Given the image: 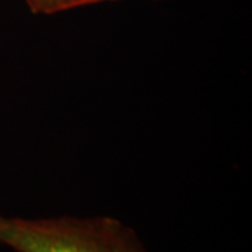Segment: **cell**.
I'll use <instances>...</instances> for the list:
<instances>
[{
    "instance_id": "obj_1",
    "label": "cell",
    "mask_w": 252,
    "mask_h": 252,
    "mask_svg": "<svg viewBox=\"0 0 252 252\" xmlns=\"http://www.w3.org/2000/svg\"><path fill=\"white\" fill-rule=\"evenodd\" d=\"M121 223L109 216L0 215V244L16 252H114Z\"/></svg>"
},
{
    "instance_id": "obj_2",
    "label": "cell",
    "mask_w": 252,
    "mask_h": 252,
    "mask_svg": "<svg viewBox=\"0 0 252 252\" xmlns=\"http://www.w3.org/2000/svg\"><path fill=\"white\" fill-rule=\"evenodd\" d=\"M107 1H115V0H26L28 7L34 14H44V16H52L63 11L107 3Z\"/></svg>"
},
{
    "instance_id": "obj_3",
    "label": "cell",
    "mask_w": 252,
    "mask_h": 252,
    "mask_svg": "<svg viewBox=\"0 0 252 252\" xmlns=\"http://www.w3.org/2000/svg\"><path fill=\"white\" fill-rule=\"evenodd\" d=\"M114 252H149L135 230L121 223L118 230Z\"/></svg>"
}]
</instances>
